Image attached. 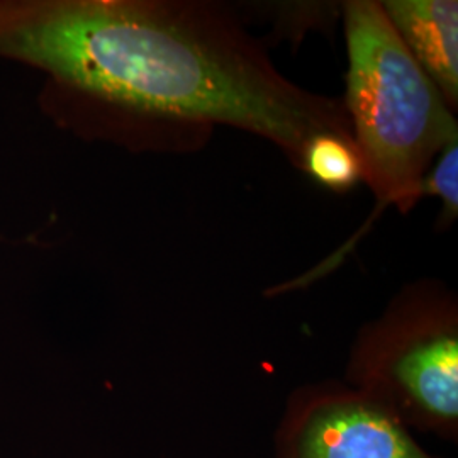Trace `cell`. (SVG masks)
Instances as JSON below:
<instances>
[{
    "label": "cell",
    "instance_id": "3957f363",
    "mask_svg": "<svg viewBox=\"0 0 458 458\" xmlns=\"http://www.w3.org/2000/svg\"><path fill=\"white\" fill-rule=\"evenodd\" d=\"M352 387L372 395L401 423L457 440V308L438 294L401 297L367 327L348 369Z\"/></svg>",
    "mask_w": 458,
    "mask_h": 458
},
{
    "label": "cell",
    "instance_id": "8992f818",
    "mask_svg": "<svg viewBox=\"0 0 458 458\" xmlns=\"http://www.w3.org/2000/svg\"><path fill=\"white\" fill-rule=\"evenodd\" d=\"M306 174L327 189L344 192L363 179L360 153L352 136L319 134L304 148L301 165Z\"/></svg>",
    "mask_w": 458,
    "mask_h": 458
},
{
    "label": "cell",
    "instance_id": "52a82bcc",
    "mask_svg": "<svg viewBox=\"0 0 458 458\" xmlns=\"http://www.w3.org/2000/svg\"><path fill=\"white\" fill-rule=\"evenodd\" d=\"M428 196L440 197L443 202V217L455 219L458 211V140L443 148L438 162L426 175Z\"/></svg>",
    "mask_w": 458,
    "mask_h": 458
},
{
    "label": "cell",
    "instance_id": "5b68a950",
    "mask_svg": "<svg viewBox=\"0 0 458 458\" xmlns=\"http://www.w3.org/2000/svg\"><path fill=\"white\" fill-rule=\"evenodd\" d=\"M411 56L448 106L458 100V4L455 0H389L380 4Z\"/></svg>",
    "mask_w": 458,
    "mask_h": 458
},
{
    "label": "cell",
    "instance_id": "7a4b0ae2",
    "mask_svg": "<svg viewBox=\"0 0 458 458\" xmlns=\"http://www.w3.org/2000/svg\"><path fill=\"white\" fill-rule=\"evenodd\" d=\"M344 30L350 62L344 111L363 179L384 206L395 204L406 211L428 196L429 165L458 140L457 121L382 5L348 2Z\"/></svg>",
    "mask_w": 458,
    "mask_h": 458
},
{
    "label": "cell",
    "instance_id": "6da1fadb",
    "mask_svg": "<svg viewBox=\"0 0 458 458\" xmlns=\"http://www.w3.org/2000/svg\"><path fill=\"white\" fill-rule=\"evenodd\" d=\"M0 60L43 75L58 130L158 149L191 124H228L301 165L319 134L352 136L344 106L285 81L236 22L165 0H0Z\"/></svg>",
    "mask_w": 458,
    "mask_h": 458
},
{
    "label": "cell",
    "instance_id": "277c9868",
    "mask_svg": "<svg viewBox=\"0 0 458 458\" xmlns=\"http://www.w3.org/2000/svg\"><path fill=\"white\" fill-rule=\"evenodd\" d=\"M277 458H437L393 411L355 387L299 389L276 433Z\"/></svg>",
    "mask_w": 458,
    "mask_h": 458
}]
</instances>
